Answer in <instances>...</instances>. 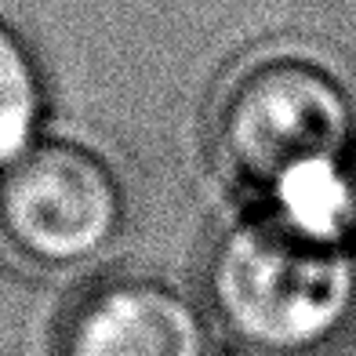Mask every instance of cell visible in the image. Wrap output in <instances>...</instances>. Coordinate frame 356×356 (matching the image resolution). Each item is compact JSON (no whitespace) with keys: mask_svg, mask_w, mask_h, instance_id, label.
Listing matches in <instances>:
<instances>
[{"mask_svg":"<svg viewBox=\"0 0 356 356\" xmlns=\"http://www.w3.org/2000/svg\"><path fill=\"white\" fill-rule=\"evenodd\" d=\"M207 305L218 327L254 356H309L356 309L353 240L262 207L215 240Z\"/></svg>","mask_w":356,"mask_h":356,"instance_id":"cell-1","label":"cell"},{"mask_svg":"<svg viewBox=\"0 0 356 356\" xmlns=\"http://www.w3.org/2000/svg\"><path fill=\"white\" fill-rule=\"evenodd\" d=\"M356 113L331 70L302 55L254 58L222 88L211 142L222 171L269 204L356 168Z\"/></svg>","mask_w":356,"mask_h":356,"instance_id":"cell-2","label":"cell"},{"mask_svg":"<svg viewBox=\"0 0 356 356\" xmlns=\"http://www.w3.org/2000/svg\"><path fill=\"white\" fill-rule=\"evenodd\" d=\"M120 222L117 175L84 145H33L0 175V236L29 266H84L117 240Z\"/></svg>","mask_w":356,"mask_h":356,"instance_id":"cell-3","label":"cell"},{"mask_svg":"<svg viewBox=\"0 0 356 356\" xmlns=\"http://www.w3.org/2000/svg\"><path fill=\"white\" fill-rule=\"evenodd\" d=\"M58 356H211L204 313L149 277L88 287L58 331Z\"/></svg>","mask_w":356,"mask_h":356,"instance_id":"cell-4","label":"cell"},{"mask_svg":"<svg viewBox=\"0 0 356 356\" xmlns=\"http://www.w3.org/2000/svg\"><path fill=\"white\" fill-rule=\"evenodd\" d=\"M40 117V80L19 37L0 22V168L29 149Z\"/></svg>","mask_w":356,"mask_h":356,"instance_id":"cell-5","label":"cell"}]
</instances>
